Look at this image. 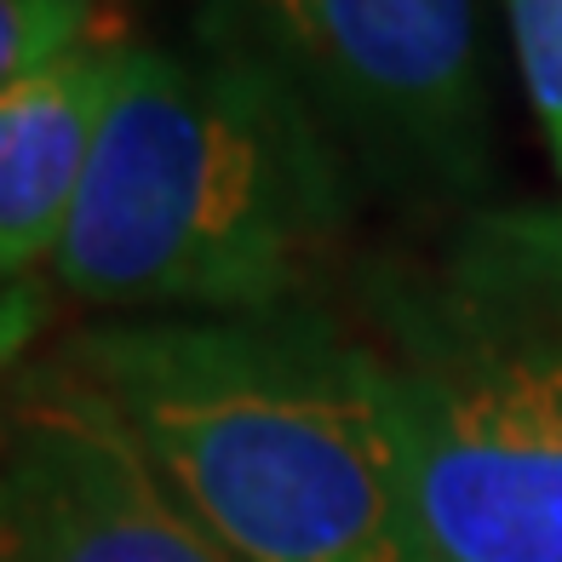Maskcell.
Instances as JSON below:
<instances>
[{
  "instance_id": "cell-5",
  "label": "cell",
  "mask_w": 562,
  "mask_h": 562,
  "mask_svg": "<svg viewBox=\"0 0 562 562\" xmlns=\"http://www.w3.org/2000/svg\"><path fill=\"white\" fill-rule=\"evenodd\" d=\"M0 562H236L69 362L0 396Z\"/></svg>"
},
{
  "instance_id": "cell-4",
  "label": "cell",
  "mask_w": 562,
  "mask_h": 562,
  "mask_svg": "<svg viewBox=\"0 0 562 562\" xmlns=\"http://www.w3.org/2000/svg\"><path fill=\"white\" fill-rule=\"evenodd\" d=\"M195 46L281 81L356 167L414 207L494 184V92L476 0H195Z\"/></svg>"
},
{
  "instance_id": "cell-8",
  "label": "cell",
  "mask_w": 562,
  "mask_h": 562,
  "mask_svg": "<svg viewBox=\"0 0 562 562\" xmlns=\"http://www.w3.org/2000/svg\"><path fill=\"white\" fill-rule=\"evenodd\" d=\"M505 12H510V35H517L528 104L540 115L562 172V0H505Z\"/></svg>"
},
{
  "instance_id": "cell-3",
  "label": "cell",
  "mask_w": 562,
  "mask_h": 562,
  "mask_svg": "<svg viewBox=\"0 0 562 562\" xmlns=\"http://www.w3.org/2000/svg\"><path fill=\"white\" fill-rule=\"evenodd\" d=\"M350 293L430 562H562V207H465Z\"/></svg>"
},
{
  "instance_id": "cell-2",
  "label": "cell",
  "mask_w": 562,
  "mask_h": 562,
  "mask_svg": "<svg viewBox=\"0 0 562 562\" xmlns=\"http://www.w3.org/2000/svg\"><path fill=\"white\" fill-rule=\"evenodd\" d=\"M362 178L265 69L213 46H126L53 281L115 316L322 304Z\"/></svg>"
},
{
  "instance_id": "cell-1",
  "label": "cell",
  "mask_w": 562,
  "mask_h": 562,
  "mask_svg": "<svg viewBox=\"0 0 562 562\" xmlns=\"http://www.w3.org/2000/svg\"><path fill=\"white\" fill-rule=\"evenodd\" d=\"M64 356L236 562H430L391 379L327 304L115 316Z\"/></svg>"
},
{
  "instance_id": "cell-9",
  "label": "cell",
  "mask_w": 562,
  "mask_h": 562,
  "mask_svg": "<svg viewBox=\"0 0 562 562\" xmlns=\"http://www.w3.org/2000/svg\"><path fill=\"white\" fill-rule=\"evenodd\" d=\"M46 316H53V293L46 281H0V396L30 368V350L41 339Z\"/></svg>"
},
{
  "instance_id": "cell-6",
  "label": "cell",
  "mask_w": 562,
  "mask_h": 562,
  "mask_svg": "<svg viewBox=\"0 0 562 562\" xmlns=\"http://www.w3.org/2000/svg\"><path fill=\"white\" fill-rule=\"evenodd\" d=\"M121 41H87L0 92V281H41L81 201Z\"/></svg>"
},
{
  "instance_id": "cell-7",
  "label": "cell",
  "mask_w": 562,
  "mask_h": 562,
  "mask_svg": "<svg viewBox=\"0 0 562 562\" xmlns=\"http://www.w3.org/2000/svg\"><path fill=\"white\" fill-rule=\"evenodd\" d=\"M104 35V0H0V92Z\"/></svg>"
}]
</instances>
